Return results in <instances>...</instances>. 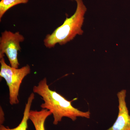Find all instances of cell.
<instances>
[{"label": "cell", "instance_id": "obj_3", "mask_svg": "<svg viewBox=\"0 0 130 130\" xmlns=\"http://www.w3.org/2000/svg\"><path fill=\"white\" fill-rule=\"evenodd\" d=\"M0 59V77L5 79L9 88V103L18 105L20 86L25 77L30 73V66L27 64L20 68H14L6 63L4 57Z\"/></svg>", "mask_w": 130, "mask_h": 130}, {"label": "cell", "instance_id": "obj_6", "mask_svg": "<svg viewBox=\"0 0 130 130\" xmlns=\"http://www.w3.org/2000/svg\"><path fill=\"white\" fill-rule=\"evenodd\" d=\"M52 114L50 111L42 109L40 111L30 110L29 119L35 126L36 130H46L45 123L47 118Z\"/></svg>", "mask_w": 130, "mask_h": 130}, {"label": "cell", "instance_id": "obj_7", "mask_svg": "<svg viewBox=\"0 0 130 130\" xmlns=\"http://www.w3.org/2000/svg\"><path fill=\"white\" fill-rule=\"evenodd\" d=\"M35 98V93H31L28 97L24 110L23 119L21 123L17 127L13 128H10L8 127H6L2 124H1L0 130H27L28 128V120L29 119V115L31 110V107Z\"/></svg>", "mask_w": 130, "mask_h": 130}, {"label": "cell", "instance_id": "obj_1", "mask_svg": "<svg viewBox=\"0 0 130 130\" xmlns=\"http://www.w3.org/2000/svg\"><path fill=\"white\" fill-rule=\"evenodd\" d=\"M33 91L40 96L44 101L41 105L42 109H47L52 112L54 125H58L64 117L69 118L73 121L76 120L78 117L90 118L89 111L84 112L77 109L72 106V101L50 89L46 78L41 80L37 85L33 86Z\"/></svg>", "mask_w": 130, "mask_h": 130}, {"label": "cell", "instance_id": "obj_4", "mask_svg": "<svg viewBox=\"0 0 130 130\" xmlns=\"http://www.w3.org/2000/svg\"><path fill=\"white\" fill-rule=\"evenodd\" d=\"M25 38L19 32L13 33L5 30L2 32L0 38V58L6 54L12 67L18 68L20 66L18 59V52L21 50L20 43Z\"/></svg>", "mask_w": 130, "mask_h": 130}, {"label": "cell", "instance_id": "obj_8", "mask_svg": "<svg viewBox=\"0 0 130 130\" xmlns=\"http://www.w3.org/2000/svg\"><path fill=\"white\" fill-rule=\"evenodd\" d=\"M29 0H1L0 2V20L8 10L13 7L28 3Z\"/></svg>", "mask_w": 130, "mask_h": 130}, {"label": "cell", "instance_id": "obj_2", "mask_svg": "<svg viewBox=\"0 0 130 130\" xmlns=\"http://www.w3.org/2000/svg\"><path fill=\"white\" fill-rule=\"evenodd\" d=\"M75 1L77 7L73 15L67 18L62 25L56 28L52 34L46 36L44 43L46 47L53 48L57 44L64 45L73 40L77 35H83L82 27L87 8L83 0Z\"/></svg>", "mask_w": 130, "mask_h": 130}, {"label": "cell", "instance_id": "obj_5", "mask_svg": "<svg viewBox=\"0 0 130 130\" xmlns=\"http://www.w3.org/2000/svg\"><path fill=\"white\" fill-rule=\"evenodd\" d=\"M126 91L123 89L117 94L119 112L116 121L106 130H130V115L126 102Z\"/></svg>", "mask_w": 130, "mask_h": 130}]
</instances>
